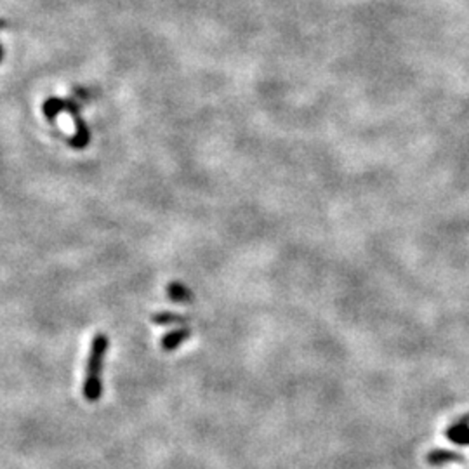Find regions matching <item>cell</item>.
<instances>
[{
	"instance_id": "5b68a950",
	"label": "cell",
	"mask_w": 469,
	"mask_h": 469,
	"mask_svg": "<svg viewBox=\"0 0 469 469\" xmlns=\"http://www.w3.org/2000/svg\"><path fill=\"white\" fill-rule=\"evenodd\" d=\"M66 101L59 100V98H49L47 101L44 103V115L49 122H54L56 117H58L61 112H65Z\"/></svg>"
},
{
	"instance_id": "8992f818",
	"label": "cell",
	"mask_w": 469,
	"mask_h": 469,
	"mask_svg": "<svg viewBox=\"0 0 469 469\" xmlns=\"http://www.w3.org/2000/svg\"><path fill=\"white\" fill-rule=\"evenodd\" d=\"M153 323L157 325H174V323H185L186 318L183 315H178V313H171V312H162L153 315Z\"/></svg>"
},
{
	"instance_id": "6da1fadb",
	"label": "cell",
	"mask_w": 469,
	"mask_h": 469,
	"mask_svg": "<svg viewBox=\"0 0 469 469\" xmlns=\"http://www.w3.org/2000/svg\"><path fill=\"white\" fill-rule=\"evenodd\" d=\"M110 339L105 334H96L91 341L89 358L86 367V379H84L82 393L87 401H98L103 393V383H101V370H103V360L107 355Z\"/></svg>"
},
{
	"instance_id": "52a82bcc",
	"label": "cell",
	"mask_w": 469,
	"mask_h": 469,
	"mask_svg": "<svg viewBox=\"0 0 469 469\" xmlns=\"http://www.w3.org/2000/svg\"><path fill=\"white\" fill-rule=\"evenodd\" d=\"M2 56H3V51H2V45H0V61H2Z\"/></svg>"
},
{
	"instance_id": "7a4b0ae2",
	"label": "cell",
	"mask_w": 469,
	"mask_h": 469,
	"mask_svg": "<svg viewBox=\"0 0 469 469\" xmlns=\"http://www.w3.org/2000/svg\"><path fill=\"white\" fill-rule=\"evenodd\" d=\"M65 112H66V114L72 115L73 122H75V127H77V132L73 134L72 137H70L68 144L72 148H75V150H84V148L89 146V143H91V130H89V127H87V123L84 122V118L80 117L79 107H77V105L73 103V101L66 100Z\"/></svg>"
},
{
	"instance_id": "3957f363",
	"label": "cell",
	"mask_w": 469,
	"mask_h": 469,
	"mask_svg": "<svg viewBox=\"0 0 469 469\" xmlns=\"http://www.w3.org/2000/svg\"><path fill=\"white\" fill-rule=\"evenodd\" d=\"M192 337V330L188 327H181V329H176L172 332H169L164 339L160 341L162 350L164 351H174L181 346L185 341H188Z\"/></svg>"
},
{
	"instance_id": "277c9868",
	"label": "cell",
	"mask_w": 469,
	"mask_h": 469,
	"mask_svg": "<svg viewBox=\"0 0 469 469\" xmlns=\"http://www.w3.org/2000/svg\"><path fill=\"white\" fill-rule=\"evenodd\" d=\"M167 294L169 299L172 302H178V305H190L193 302V294L186 285L179 284V282H171L167 285Z\"/></svg>"
}]
</instances>
